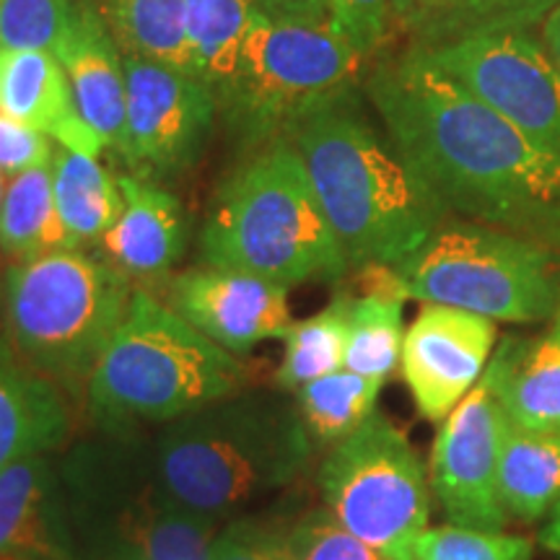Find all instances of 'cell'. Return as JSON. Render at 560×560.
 Masks as SVG:
<instances>
[{
    "label": "cell",
    "mask_w": 560,
    "mask_h": 560,
    "mask_svg": "<svg viewBox=\"0 0 560 560\" xmlns=\"http://www.w3.org/2000/svg\"><path fill=\"white\" fill-rule=\"evenodd\" d=\"M70 249L52 192V166L11 177L0 208V255L13 262Z\"/></svg>",
    "instance_id": "4316f807"
},
{
    "label": "cell",
    "mask_w": 560,
    "mask_h": 560,
    "mask_svg": "<svg viewBox=\"0 0 560 560\" xmlns=\"http://www.w3.org/2000/svg\"><path fill=\"white\" fill-rule=\"evenodd\" d=\"M366 96L446 213L560 255V156L532 143L416 47L376 62Z\"/></svg>",
    "instance_id": "6da1fadb"
},
{
    "label": "cell",
    "mask_w": 560,
    "mask_h": 560,
    "mask_svg": "<svg viewBox=\"0 0 560 560\" xmlns=\"http://www.w3.org/2000/svg\"><path fill=\"white\" fill-rule=\"evenodd\" d=\"M542 45L560 73V3L542 21Z\"/></svg>",
    "instance_id": "74e56055"
},
{
    "label": "cell",
    "mask_w": 560,
    "mask_h": 560,
    "mask_svg": "<svg viewBox=\"0 0 560 560\" xmlns=\"http://www.w3.org/2000/svg\"><path fill=\"white\" fill-rule=\"evenodd\" d=\"M317 482L325 509L350 535L392 560L412 558V545L429 529V482L410 439L389 418L374 412L335 444Z\"/></svg>",
    "instance_id": "30bf717a"
},
{
    "label": "cell",
    "mask_w": 560,
    "mask_h": 560,
    "mask_svg": "<svg viewBox=\"0 0 560 560\" xmlns=\"http://www.w3.org/2000/svg\"><path fill=\"white\" fill-rule=\"evenodd\" d=\"M58 60L66 68L83 122L100 136L104 151L117 159L125 138L128 81L125 55L117 47L94 0H75V19Z\"/></svg>",
    "instance_id": "ac0fdd59"
},
{
    "label": "cell",
    "mask_w": 560,
    "mask_h": 560,
    "mask_svg": "<svg viewBox=\"0 0 560 560\" xmlns=\"http://www.w3.org/2000/svg\"><path fill=\"white\" fill-rule=\"evenodd\" d=\"M511 423L560 433V310L537 338H506L488 363Z\"/></svg>",
    "instance_id": "44dd1931"
},
{
    "label": "cell",
    "mask_w": 560,
    "mask_h": 560,
    "mask_svg": "<svg viewBox=\"0 0 560 560\" xmlns=\"http://www.w3.org/2000/svg\"><path fill=\"white\" fill-rule=\"evenodd\" d=\"M132 280L86 249H58L3 272V330L34 371L70 395L86 384L128 314Z\"/></svg>",
    "instance_id": "8992f818"
},
{
    "label": "cell",
    "mask_w": 560,
    "mask_h": 560,
    "mask_svg": "<svg viewBox=\"0 0 560 560\" xmlns=\"http://www.w3.org/2000/svg\"><path fill=\"white\" fill-rule=\"evenodd\" d=\"M73 19V0H0V50H39L58 58Z\"/></svg>",
    "instance_id": "4dcf8cb0"
},
{
    "label": "cell",
    "mask_w": 560,
    "mask_h": 560,
    "mask_svg": "<svg viewBox=\"0 0 560 560\" xmlns=\"http://www.w3.org/2000/svg\"><path fill=\"white\" fill-rule=\"evenodd\" d=\"M60 480L83 552L130 560H213L219 524L161 486L151 452L104 433L60 462Z\"/></svg>",
    "instance_id": "52a82bcc"
},
{
    "label": "cell",
    "mask_w": 560,
    "mask_h": 560,
    "mask_svg": "<svg viewBox=\"0 0 560 560\" xmlns=\"http://www.w3.org/2000/svg\"><path fill=\"white\" fill-rule=\"evenodd\" d=\"M265 16L296 24H330L327 0H255Z\"/></svg>",
    "instance_id": "8d00e7d4"
},
{
    "label": "cell",
    "mask_w": 560,
    "mask_h": 560,
    "mask_svg": "<svg viewBox=\"0 0 560 560\" xmlns=\"http://www.w3.org/2000/svg\"><path fill=\"white\" fill-rule=\"evenodd\" d=\"M289 532L278 522L234 520L215 535L213 560H293Z\"/></svg>",
    "instance_id": "e575fe53"
},
{
    "label": "cell",
    "mask_w": 560,
    "mask_h": 560,
    "mask_svg": "<svg viewBox=\"0 0 560 560\" xmlns=\"http://www.w3.org/2000/svg\"><path fill=\"white\" fill-rule=\"evenodd\" d=\"M70 436V410L55 382L0 338V470L30 454L58 452Z\"/></svg>",
    "instance_id": "ffe728a7"
},
{
    "label": "cell",
    "mask_w": 560,
    "mask_h": 560,
    "mask_svg": "<svg viewBox=\"0 0 560 560\" xmlns=\"http://www.w3.org/2000/svg\"><path fill=\"white\" fill-rule=\"evenodd\" d=\"M0 112L70 151L104 153L100 136L79 115L66 68L52 52L0 50Z\"/></svg>",
    "instance_id": "d6986e66"
},
{
    "label": "cell",
    "mask_w": 560,
    "mask_h": 560,
    "mask_svg": "<svg viewBox=\"0 0 560 560\" xmlns=\"http://www.w3.org/2000/svg\"><path fill=\"white\" fill-rule=\"evenodd\" d=\"M5 187H9V182H5V174L0 172V208H3V198H5Z\"/></svg>",
    "instance_id": "b9f144b4"
},
{
    "label": "cell",
    "mask_w": 560,
    "mask_h": 560,
    "mask_svg": "<svg viewBox=\"0 0 560 560\" xmlns=\"http://www.w3.org/2000/svg\"><path fill=\"white\" fill-rule=\"evenodd\" d=\"M509 423L490 369L441 423L431 452V486L454 527L482 532L506 527L499 462Z\"/></svg>",
    "instance_id": "4fadbf2b"
},
{
    "label": "cell",
    "mask_w": 560,
    "mask_h": 560,
    "mask_svg": "<svg viewBox=\"0 0 560 560\" xmlns=\"http://www.w3.org/2000/svg\"><path fill=\"white\" fill-rule=\"evenodd\" d=\"M83 560H130V558H117V556H96V552H83Z\"/></svg>",
    "instance_id": "ab89813d"
},
{
    "label": "cell",
    "mask_w": 560,
    "mask_h": 560,
    "mask_svg": "<svg viewBox=\"0 0 560 560\" xmlns=\"http://www.w3.org/2000/svg\"><path fill=\"white\" fill-rule=\"evenodd\" d=\"M420 52L532 143L560 156V73L532 30L470 34Z\"/></svg>",
    "instance_id": "8fae6325"
},
{
    "label": "cell",
    "mask_w": 560,
    "mask_h": 560,
    "mask_svg": "<svg viewBox=\"0 0 560 560\" xmlns=\"http://www.w3.org/2000/svg\"><path fill=\"white\" fill-rule=\"evenodd\" d=\"M382 384V380L340 369L299 387L293 402L312 444L335 446L359 431L374 416Z\"/></svg>",
    "instance_id": "83f0119b"
},
{
    "label": "cell",
    "mask_w": 560,
    "mask_h": 560,
    "mask_svg": "<svg viewBox=\"0 0 560 560\" xmlns=\"http://www.w3.org/2000/svg\"><path fill=\"white\" fill-rule=\"evenodd\" d=\"M540 545L548 548L550 552H558L560 556V499L556 506H552V516L548 522V527L540 532Z\"/></svg>",
    "instance_id": "f35d334b"
},
{
    "label": "cell",
    "mask_w": 560,
    "mask_h": 560,
    "mask_svg": "<svg viewBox=\"0 0 560 560\" xmlns=\"http://www.w3.org/2000/svg\"><path fill=\"white\" fill-rule=\"evenodd\" d=\"M195 75L215 96L219 109L234 89L244 39L255 21V0H185Z\"/></svg>",
    "instance_id": "484cf974"
},
{
    "label": "cell",
    "mask_w": 560,
    "mask_h": 560,
    "mask_svg": "<svg viewBox=\"0 0 560 560\" xmlns=\"http://www.w3.org/2000/svg\"><path fill=\"white\" fill-rule=\"evenodd\" d=\"M122 190V210L112 229L102 236L100 255L138 283L170 276L190 242V221L185 206L170 187L138 177L117 174Z\"/></svg>",
    "instance_id": "e0dca14e"
},
{
    "label": "cell",
    "mask_w": 560,
    "mask_h": 560,
    "mask_svg": "<svg viewBox=\"0 0 560 560\" xmlns=\"http://www.w3.org/2000/svg\"><path fill=\"white\" fill-rule=\"evenodd\" d=\"M3 272L0 270V327H3Z\"/></svg>",
    "instance_id": "60d3db41"
},
{
    "label": "cell",
    "mask_w": 560,
    "mask_h": 560,
    "mask_svg": "<svg viewBox=\"0 0 560 560\" xmlns=\"http://www.w3.org/2000/svg\"><path fill=\"white\" fill-rule=\"evenodd\" d=\"M94 5L122 55L195 75L185 0H94Z\"/></svg>",
    "instance_id": "cb8c5ba5"
},
{
    "label": "cell",
    "mask_w": 560,
    "mask_h": 560,
    "mask_svg": "<svg viewBox=\"0 0 560 560\" xmlns=\"http://www.w3.org/2000/svg\"><path fill=\"white\" fill-rule=\"evenodd\" d=\"M200 260L285 289L350 270L304 161L285 138L247 153L221 182L200 229Z\"/></svg>",
    "instance_id": "277c9868"
},
{
    "label": "cell",
    "mask_w": 560,
    "mask_h": 560,
    "mask_svg": "<svg viewBox=\"0 0 560 560\" xmlns=\"http://www.w3.org/2000/svg\"><path fill=\"white\" fill-rule=\"evenodd\" d=\"M560 255L475 221H444L397 265L410 299L493 322L550 319L560 310Z\"/></svg>",
    "instance_id": "ba28073f"
},
{
    "label": "cell",
    "mask_w": 560,
    "mask_h": 560,
    "mask_svg": "<svg viewBox=\"0 0 560 560\" xmlns=\"http://www.w3.org/2000/svg\"><path fill=\"white\" fill-rule=\"evenodd\" d=\"M495 322L454 306L423 304L405 330L400 369L412 402L431 423L465 400L493 355Z\"/></svg>",
    "instance_id": "5bb4252c"
},
{
    "label": "cell",
    "mask_w": 560,
    "mask_h": 560,
    "mask_svg": "<svg viewBox=\"0 0 560 560\" xmlns=\"http://www.w3.org/2000/svg\"><path fill=\"white\" fill-rule=\"evenodd\" d=\"M532 542L527 537L482 532L467 527L423 529L412 545L410 560H529Z\"/></svg>",
    "instance_id": "1f68e13d"
},
{
    "label": "cell",
    "mask_w": 560,
    "mask_h": 560,
    "mask_svg": "<svg viewBox=\"0 0 560 560\" xmlns=\"http://www.w3.org/2000/svg\"><path fill=\"white\" fill-rule=\"evenodd\" d=\"M280 138L304 161L348 268H397L446 221L436 195L369 120L359 86L301 112Z\"/></svg>",
    "instance_id": "7a4b0ae2"
},
{
    "label": "cell",
    "mask_w": 560,
    "mask_h": 560,
    "mask_svg": "<svg viewBox=\"0 0 560 560\" xmlns=\"http://www.w3.org/2000/svg\"><path fill=\"white\" fill-rule=\"evenodd\" d=\"M402 299L389 296L350 299L342 369L369 376V380H387L402 355Z\"/></svg>",
    "instance_id": "f546056e"
},
{
    "label": "cell",
    "mask_w": 560,
    "mask_h": 560,
    "mask_svg": "<svg viewBox=\"0 0 560 560\" xmlns=\"http://www.w3.org/2000/svg\"><path fill=\"white\" fill-rule=\"evenodd\" d=\"M52 153L55 143L50 136L0 112V172L5 177L47 166L52 161Z\"/></svg>",
    "instance_id": "d590c367"
},
{
    "label": "cell",
    "mask_w": 560,
    "mask_h": 560,
    "mask_svg": "<svg viewBox=\"0 0 560 560\" xmlns=\"http://www.w3.org/2000/svg\"><path fill=\"white\" fill-rule=\"evenodd\" d=\"M293 560H392L342 527L327 509H314L289 532Z\"/></svg>",
    "instance_id": "d6a6232c"
},
{
    "label": "cell",
    "mask_w": 560,
    "mask_h": 560,
    "mask_svg": "<svg viewBox=\"0 0 560 560\" xmlns=\"http://www.w3.org/2000/svg\"><path fill=\"white\" fill-rule=\"evenodd\" d=\"M350 291L335 293L325 310L304 322H293L285 335V353L276 371V387L296 392L304 384L335 374L346 361Z\"/></svg>",
    "instance_id": "f1b7e54d"
},
{
    "label": "cell",
    "mask_w": 560,
    "mask_h": 560,
    "mask_svg": "<svg viewBox=\"0 0 560 560\" xmlns=\"http://www.w3.org/2000/svg\"><path fill=\"white\" fill-rule=\"evenodd\" d=\"M164 296L174 314L229 353L285 338L293 325L289 289L247 272L202 265L174 276Z\"/></svg>",
    "instance_id": "9a60e30c"
},
{
    "label": "cell",
    "mask_w": 560,
    "mask_h": 560,
    "mask_svg": "<svg viewBox=\"0 0 560 560\" xmlns=\"http://www.w3.org/2000/svg\"><path fill=\"white\" fill-rule=\"evenodd\" d=\"M0 560H83L60 470L47 454L0 470Z\"/></svg>",
    "instance_id": "2e32d148"
},
{
    "label": "cell",
    "mask_w": 560,
    "mask_h": 560,
    "mask_svg": "<svg viewBox=\"0 0 560 560\" xmlns=\"http://www.w3.org/2000/svg\"><path fill=\"white\" fill-rule=\"evenodd\" d=\"M499 493L509 516L542 520L560 499V433L509 423L499 462Z\"/></svg>",
    "instance_id": "d4e9b609"
},
{
    "label": "cell",
    "mask_w": 560,
    "mask_h": 560,
    "mask_svg": "<svg viewBox=\"0 0 560 560\" xmlns=\"http://www.w3.org/2000/svg\"><path fill=\"white\" fill-rule=\"evenodd\" d=\"M363 60L330 24H296L255 13L234 89L219 109L226 130L252 153L327 96L359 86Z\"/></svg>",
    "instance_id": "9c48e42d"
},
{
    "label": "cell",
    "mask_w": 560,
    "mask_h": 560,
    "mask_svg": "<svg viewBox=\"0 0 560 560\" xmlns=\"http://www.w3.org/2000/svg\"><path fill=\"white\" fill-rule=\"evenodd\" d=\"M247 369L161 304L153 293L132 291L128 314L112 335L86 384L94 425L130 436L140 425L172 420L240 395Z\"/></svg>",
    "instance_id": "5b68a950"
},
{
    "label": "cell",
    "mask_w": 560,
    "mask_h": 560,
    "mask_svg": "<svg viewBox=\"0 0 560 560\" xmlns=\"http://www.w3.org/2000/svg\"><path fill=\"white\" fill-rule=\"evenodd\" d=\"M327 5H330V26L363 60L380 55L395 34L392 0H327Z\"/></svg>",
    "instance_id": "836d02e7"
},
{
    "label": "cell",
    "mask_w": 560,
    "mask_h": 560,
    "mask_svg": "<svg viewBox=\"0 0 560 560\" xmlns=\"http://www.w3.org/2000/svg\"><path fill=\"white\" fill-rule=\"evenodd\" d=\"M52 192L70 249L100 244L122 210V190L117 174L100 156L70 151L55 143Z\"/></svg>",
    "instance_id": "603a6c76"
},
{
    "label": "cell",
    "mask_w": 560,
    "mask_h": 560,
    "mask_svg": "<svg viewBox=\"0 0 560 560\" xmlns=\"http://www.w3.org/2000/svg\"><path fill=\"white\" fill-rule=\"evenodd\" d=\"M128 109L117 159L125 170L153 182L185 177L213 132L219 104L195 75L125 55Z\"/></svg>",
    "instance_id": "7c38bea8"
},
{
    "label": "cell",
    "mask_w": 560,
    "mask_h": 560,
    "mask_svg": "<svg viewBox=\"0 0 560 560\" xmlns=\"http://www.w3.org/2000/svg\"><path fill=\"white\" fill-rule=\"evenodd\" d=\"M310 457L296 402L262 392H240L172 420L151 450L161 486L215 524L289 488Z\"/></svg>",
    "instance_id": "3957f363"
},
{
    "label": "cell",
    "mask_w": 560,
    "mask_h": 560,
    "mask_svg": "<svg viewBox=\"0 0 560 560\" xmlns=\"http://www.w3.org/2000/svg\"><path fill=\"white\" fill-rule=\"evenodd\" d=\"M395 32L410 47H439L482 32L532 30L560 0H392Z\"/></svg>",
    "instance_id": "7402d4cb"
}]
</instances>
